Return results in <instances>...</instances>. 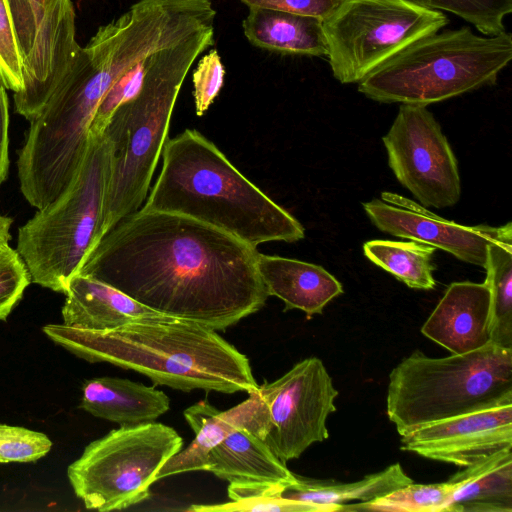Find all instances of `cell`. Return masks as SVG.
I'll use <instances>...</instances> for the list:
<instances>
[{"instance_id": "9", "label": "cell", "mask_w": 512, "mask_h": 512, "mask_svg": "<svg viewBox=\"0 0 512 512\" xmlns=\"http://www.w3.org/2000/svg\"><path fill=\"white\" fill-rule=\"evenodd\" d=\"M448 23L443 12L404 0H340L322 21L333 77L358 84L406 45Z\"/></svg>"}, {"instance_id": "5", "label": "cell", "mask_w": 512, "mask_h": 512, "mask_svg": "<svg viewBox=\"0 0 512 512\" xmlns=\"http://www.w3.org/2000/svg\"><path fill=\"white\" fill-rule=\"evenodd\" d=\"M512 405V349L494 343L430 358L419 350L390 373L386 412L400 436L429 423Z\"/></svg>"}, {"instance_id": "8", "label": "cell", "mask_w": 512, "mask_h": 512, "mask_svg": "<svg viewBox=\"0 0 512 512\" xmlns=\"http://www.w3.org/2000/svg\"><path fill=\"white\" fill-rule=\"evenodd\" d=\"M183 445L170 426L157 422L120 426L89 443L67 469L87 509L122 510L150 497L162 466Z\"/></svg>"}, {"instance_id": "7", "label": "cell", "mask_w": 512, "mask_h": 512, "mask_svg": "<svg viewBox=\"0 0 512 512\" xmlns=\"http://www.w3.org/2000/svg\"><path fill=\"white\" fill-rule=\"evenodd\" d=\"M112 158L106 133H89L83 160L66 189L19 228L16 250L33 283L66 293L102 238Z\"/></svg>"}, {"instance_id": "31", "label": "cell", "mask_w": 512, "mask_h": 512, "mask_svg": "<svg viewBox=\"0 0 512 512\" xmlns=\"http://www.w3.org/2000/svg\"><path fill=\"white\" fill-rule=\"evenodd\" d=\"M31 278L17 250L0 248V321H5L22 298Z\"/></svg>"}, {"instance_id": "22", "label": "cell", "mask_w": 512, "mask_h": 512, "mask_svg": "<svg viewBox=\"0 0 512 512\" xmlns=\"http://www.w3.org/2000/svg\"><path fill=\"white\" fill-rule=\"evenodd\" d=\"M512 448L502 449L450 477L446 512H512Z\"/></svg>"}, {"instance_id": "10", "label": "cell", "mask_w": 512, "mask_h": 512, "mask_svg": "<svg viewBox=\"0 0 512 512\" xmlns=\"http://www.w3.org/2000/svg\"><path fill=\"white\" fill-rule=\"evenodd\" d=\"M22 60L23 86L15 111L33 120L43 109L81 46L72 0H7Z\"/></svg>"}, {"instance_id": "1", "label": "cell", "mask_w": 512, "mask_h": 512, "mask_svg": "<svg viewBox=\"0 0 512 512\" xmlns=\"http://www.w3.org/2000/svg\"><path fill=\"white\" fill-rule=\"evenodd\" d=\"M258 254L189 217L140 208L104 234L79 274L163 315L225 331L268 298Z\"/></svg>"}, {"instance_id": "28", "label": "cell", "mask_w": 512, "mask_h": 512, "mask_svg": "<svg viewBox=\"0 0 512 512\" xmlns=\"http://www.w3.org/2000/svg\"><path fill=\"white\" fill-rule=\"evenodd\" d=\"M411 4L447 11L472 24L485 36L505 32L504 18L512 12V0H404Z\"/></svg>"}, {"instance_id": "11", "label": "cell", "mask_w": 512, "mask_h": 512, "mask_svg": "<svg viewBox=\"0 0 512 512\" xmlns=\"http://www.w3.org/2000/svg\"><path fill=\"white\" fill-rule=\"evenodd\" d=\"M382 141L390 169L420 205L440 209L459 201L456 156L426 106L401 104Z\"/></svg>"}, {"instance_id": "18", "label": "cell", "mask_w": 512, "mask_h": 512, "mask_svg": "<svg viewBox=\"0 0 512 512\" xmlns=\"http://www.w3.org/2000/svg\"><path fill=\"white\" fill-rule=\"evenodd\" d=\"M65 294L63 324L70 327L104 331L134 322L172 318L88 275L76 274Z\"/></svg>"}, {"instance_id": "14", "label": "cell", "mask_w": 512, "mask_h": 512, "mask_svg": "<svg viewBox=\"0 0 512 512\" xmlns=\"http://www.w3.org/2000/svg\"><path fill=\"white\" fill-rule=\"evenodd\" d=\"M400 448L427 459L470 466L512 448V405L426 424L402 435Z\"/></svg>"}, {"instance_id": "17", "label": "cell", "mask_w": 512, "mask_h": 512, "mask_svg": "<svg viewBox=\"0 0 512 512\" xmlns=\"http://www.w3.org/2000/svg\"><path fill=\"white\" fill-rule=\"evenodd\" d=\"M269 426H244L233 430L213 448L206 471L229 484L266 483L285 487L297 481L265 441Z\"/></svg>"}, {"instance_id": "13", "label": "cell", "mask_w": 512, "mask_h": 512, "mask_svg": "<svg viewBox=\"0 0 512 512\" xmlns=\"http://www.w3.org/2000/svg\"><path fill=\"white\" fill-rule=\"evenodd\" d=\"M371 222L382 232L428 244L469 264L485 267L488 246L511 222L499 227L466 226L444 219L419 203L393 192L363 203Z\"/></svg>"}, {"instance_id": "12", "label": "cell", "mask_w": 512, "mask_h": 512, "mask_svg": "<svg viewBox=\"0 0 512 512\" xmlns=\"http://www.w3.org/2000/svg\"><path fill=\"white\" fill-rule=\"evenodd\" d=\"M257 390L269 412L265 441L283 462L299 458L312 444L329 437L326 422L336 411L338 391L319 358L298 362Z\"/></svg>"}, {"instance_id": "16", "label": "cell", "mask_w": 512, "mask_h": 512, "mask_svg": "<svg viewBox=\"0 0 512 512\" xmlns=\"http://www.w3.org/2000/svg\"><path fill=\"white\" fill-rule=\"evenodd\" d=\"M184 417L195 433L191 444L172 456L160 469L157 480L192 471H206L210 451L233 430L244 426H269L268 408L258 390L240 404L220 411L207 400H201L184 411Z\"/></svg>"}, {"instance_id": "36", "label": "cell", "mask_w": 512, "mask_h": 512, "mask_svg": "<svg viewBox=\"0 0 512 512\" xmlns=\"http://www.w3.org/2000/svg\"><path fill=\"white\" fill-rule=\"evenodd\" d=\"M12 225V219L7 216L0 214V248L8 245L11 238L10 227Z\"/></svg>"}, {"instance_id": "30", "label": "cell", "mask_w": 512, "mask_h": 512, "mask_svg": "<svg viewBox=\"0 0 512 512\" xmlns=\"http://www.w3.org/2000/svg\"><path fill=\"white\" fill-rule=\"evenodd\" d=\"M51 447V440L42 432L0 423V464L35 462Z\"/></svg>"}, {"instance_id": "29", "label": "cell", "mask_w": 512, "mask_h": 512, "mask_svg": "<svg viewBox=\"0 0 512 512\" xmlns=\"http://www.w3.org/2000/svg\"><path fill=\"white\" fill-rule=\"evenodd\" d=\"M152 54L127 68L113 82L96 110L89 133H103L114 111L137 94L143 84Z\"/></svg>"}, {"instance_id": "2", "label": "cell", "mask_w": 512, "mask_h": 512, "mask_svg": "<svg viewBox=\"0 0 512 512\" xmlns=\"http://www.w3.org/2000/svg\"><path fill=\"white\" fill-rule=\"evenodd\" d=\"M42 330L79 358L136 371L156 385L227 394L250 393L259 385L244 354L216 330L193 322L170 318L104 331L49 324Z\"/></svg>"}, {"instance_id": "24", "label": "cell", "mask_w": 512, "mask_h": 512, "mask_svg": "<svg viewBox=\"0 0 512 512\" xmlns=\"http://www.w3.org/2000/svg\"><path fill=\"white\" fill-rule=\"evenodd\" d=\"M484 268L491 294V343L512 349V224L488 246Z\"/></svg>"}, {"instance_id": "25", "label": "cell", "mask_w": 512, "mask_h": 512, "mask_svg": "<svg viewBox=\"0 0 512 512\" xmlns=\"http://www.w3.org/2000/svg\"><path fill=\"white\" fill-rule=\"evenodd\" d=\"M436 248L418 241L371 240L363 245L364 255L413 289L436 286L432 256Z\"/></svg>"}, {"instance_id": "21", "label": "cell", "mask_w": 512, "mask_h": 512, "mask_svg": "<svg viewBox=\"0 0 512 512\" xmlns=\"http://www.w3.org/2000/svg\"><path fill=\"white\" fill-rule=\"evenodd\" d=\"M242 28L248 42L262 50L308 57L328 53L322 20L315 17L251 7Z\"/></svg>"}, {"instance_id": "32", "label": "cell", "mask_w": 512, "mask_h": 512, "mask_svg": "<svg viewBox=\"0 0 512 512\" xmlns=\"http://www.w3.org/2000/svg\"><path fill=\"white\" fill-rule=\"evenodd\" d=\"M0 82L14 93L23 86L22 60L7 0H0Z\"/></svg>"}, {"instance_id": "15", "label": "cell", "mask_w": 512, "mask_h": 512, "mask_svg": "<svg viewBox=\"0 0 512 512\" xmlns=\"http://www.w3.org/2000/svg\"><path fill=\"white\" fill-rule=\"evenodd\" d=\"M491 294L487 283L453 282L421 328L451 354L478 350L490 340Z\"/></svg>"}, {"instance_id": "3", "label": "cell", "mask_w": 512, "mask_h": 512, "mask_svg": "<svg viewBox=\"0 0 512 512\" xmlns=\"http://www.w3.org/2000/svg\"><path fill=\"white\" fill-rule=\"evenodd\" d=\"M161 156L160 173L142 209L189 217L254 247L304 238L302 224L199 131L185 129L168 138Z\"/></svg>"}, {"instance_id": "23", "label": "cell", "mask_w": 512, "mask_h": 512, "mask_svg": "<svg viewBox=\"0 0 512 512\" xmlns=\"http://www.w3.org/2000/svg\"><path fill=\"white\" fill-rule=\"evenodd\" d=\"M399 463L380 472L365 476L359 481L339 483L297 476V481L285 488L282 497L317 504H340L359 500L368 502L381 498L412 483Z\"/></svg>"}, {"instance_id": "27", "label": "cell", "mask_w": 512, "mask_h": 512, "mask_svg": "<svg viewBox=\"0 0 512 512\" xmlns=\"http://www.w3.org/2000/svg\"><path fill=\"white\" fill-rule=\"evenodd\" d=\"M285 486L266 483L229 484L230 503L192 505L188 511L305 512V502L282 497Z\"/></svg>"}, {"instance_id": "34", "label": "cell", "mask_w": 512, "mask_h": 512, "mask_svg": "<svg viewBox=\"0 0 512 512\" xmlns=\"http://www.w3.org/2000/svg\"><path fill=\"white\" fill-rule=\"evenodd\" d=\"M248 8L262 7L324 20L340 0H240Z\"/></svg>"}, {"instance_id": "19", "label": "cell", "mask_w": 512, "mask_h": 512, "mask_svg": "<svg viewBox=\"0 0 512 512\" xmlns=\"http://www.w3.org/2000/svg\"><path fill=\"white\" fill-rule=\"evenodd\" d=\"M257 269L268 296L281 299L284 311L299 309L307 317L343 293L341 283L322 266L259 252Z\"/></svg>"}, {"instance_id": "35", "label": "cell", "mask_w": 512, "mask_h": 512, "mask_svg": "<svg viewBox=\"0 0 512 512\" xmlns=\"http://www.w3.org/2000/svg\"><path fill=\"white\" fill-rule=\"evenodd\" d=\"M9 102L6 88L0 82V185L6 179L9 168Z\"/></svg>"}, {"instance_id": "4", "label": "cell", "mask_w": 512, "mask_h": 512, "mask_svg": "<svg viewBox=\"0 0 512 512\" xmlns=\"http://www.w3.org/2000/svg\"><path fill=\"white\" fill-rule=\"evenodd\" d=\"M214 30L209 25L154 52L137 94L112 114L104 130L113 158L102 237L145 202L182 84L197 57L214 44Z\"/></svg>"}, {"instance_id": "26", "label": "cell", "mask_w": 512, "mask_h": 512, "mask_svg": "<svg viewBox=\"0 0 512 512\" xmlns=\"http://www.w3.org/2000/svg\"><path fill=\"white\" fill-rule=\"evenodd\" d=\"M452 489L449 480L435 484L412 482L372 501L344 504L342 511L446 512Z\"/></svg>"}, {"instance_id": "20", "label": "cell", "mask_w": 512, "mask_h": 512, "mask_svg": "<svg viewBox=\"0 0 512 512\" xmlns=\"http://www.w3.org/2000/svg\"><path fill=\"white\" fill-rule=\"evenodd\" d=\"M79 407L120 426L155 421L170 408L169 397L155 386L118 377L85 380Z\"/></svg>"}, {"instance_id": "6", "label": "cell", "mask_w": 512, "mask_h": 512, "mask_svg": "<svg viewBox=\"0 0 512 512\" xmlns=\"http://www.w3.org/2000/svg\"><path fill=\"white\" fill-rule=\"evenodd\" d=\"M512 59V35L469 27L421 37L386 59L358 91L380 103L427 106L494 85Z\"/></svg>"}, {"instance_id": "33", "label": "cell", "mask_w": 512, "mask_h": 512, "mask_svg": "<svg viewBox=\"0 0 512 512\" xmlns=\"http://www.w3.org/2000/svg\"><path fill=\"white\" fill-rule=\"evenodd\" d=\"M225 76V68L216 49L201 57L193 71V97L195 112L202 116L218 96Z\"/></svg>"}]
</instances>
